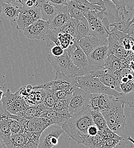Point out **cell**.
I'll list each match as a JSON object with an SVG mask.
<instances>
[{
  "mask_svg": "<svg viewBox=\"0 0 134 148\" xmlns=\"http://www.w3.org/2000/svg\"><path fill=\"white\" fill-rule=\"evenodd\" d=\"M76 86H78L77 76L67 75L62 73L56 72L55 79L53 81L34 86L33 88H49L55 92L58 90H69Z\"/></svg>",
  "mask_w": 134,
  "mask_h": 148,
  "instance_id": "5",
  "label": "cell"
},
{
  "mask_svg": "<svg viewBox=\"0 0 134 148\" xmlns=\"http://www.w3.org/2000/svg\"><path fill=\"white\" fill-rule=\"evenodd\" d=\"M42 39L46 40V42L48 46H50L52 47L55 45L60 46L58 35L55 30L49 29Z\"/></svg>",
  "mask_w": 134,
  "mask_h": 148,
  "instance_id": "36",
  "label": "cell"
},
{
  "mask_svg": "<svg viewBox=\"0 0 134 148\" xmlns=\"http://www.w3.org/2000/svg\"><path fill=\"white\" fill-rule=\"evenodd\" d=\"M104 68L116 73L124 68H128L127 58H119L113 54H109L104 65Z\"/></svg>",
  "mask_w": 134,
  "mask_h": 148,
  "instance_id": "18",
  "label": "cell"
},
{
  "mask_svg": "<svg viewBox=\"0 0 134 148\" xmlns=\"http://www.w3.org/2000/svg\"><path fill=\"white\" fill-rule=\"evenodd\" d=\"M27 142L26 136L22 133L11 135L9 141L6 144L7 148H22Z\"/></svg>",
  "mask_w": 134,
  "mask_h": 148,
  "instance_id": "28",
  "label": "cell"
},
{
  "mask_svg": "<svg viewBox=\"0 0 134 148\" xmlns=\"http://www.w3.org/2000/svg\"><path fill=\"white\" fill-rule=\"evenodd\" d=\"M91 110L90 106L71 115L62 126L65 132L78 144H83L85 138L88 135V128L94 124L91 114Z\"/></svg>",
  "mask_w": 134,
  "mask_h": 148,
  "instance_id": "1",
  "label": "cell"
},
{
  "mask_svg": "<svg viewBox=\"0 0 134 148\" xmlns=\"http://www.w3.org/2000/svg\"><path fill=\"white\" fill-rule=\"evenodd\" d=\"M17 3L21 5L22 0H0V9L2 3Z\"/></svg>",
  "mask_w": 134,
  "mask_h": 148,
  "instance_id": "49",
  "label": "cell"
},
{
  "mask_svg": "<svg viewBox=\"0 0 134 148\" xmlns=\"http://www.w3.org/2000/svg\"><path fill=\"white\" fill-rule=\"evenodd\" d=\"M47 110L42 104L37 106H29L24 111H21L16 115L18 117L30 120L35 117H41L45 111Z\"/></svg>",
  "mask_w": 134,
  "mask_h": 148,
  "instance_id": "22",
  "label": "cell"
},
{
  "mask_svg": "<svg viewBox=\"0 0 134 148\" xmlns=\"http://www.w3.org/2000/svg\"><path fill=\"white\" fill-rule=\"evenodd\" d=\"M85 17L90 25L91 35L108 43V37L110 32L106 29L102 21L98 17L96 11L86 12Z\"/></svg>",
  "mask_w": 134,
  "mask_h": 148,
  "instance_id": "8",
  "label": "cell"
},
{
  "mask_svg": "<svg viewBox=\"0 0 134 148\" xmlns=\"http://www.w3.org/2000/svg\"><path fill=\"white\" fill-rule=\"evenodd\" d=\"M58 39L60 46L64 49H67L70 46L72 45L76 39L73 36L66 33H58Z\"/></svg>",
  "mask_w": 134,
  "mask_h": 148,
  "instance_id": "37",
  "label": "cell"
},
{
  "mask_svg": "<svg viewBox=\"0 0 134 148\" xmlns=\"http://www.w3.org/2000/svg\"><path fill=\"white\" fill-rule=\"evenodd\" d=\"M70 3L74 6L86 12L96 11L100 12L103 10V8L98 5H94L89 2L87 0H70Z\"/></svg>",
  "mask_w": 134,
  "mask_h": 148,
  "instance_id": "29",
  "label": "cell"
},
{
  "mask_svg": "<svg viewBox=\"0 0 134 148\" xmlns=\"http://www.w3.org/2000/svg\"><path fill=\"white\" fill-rule=\"evenodd\" d=\"M127 60H128V68L130 69L134 73V58L131 59L130 61L129 60L127 59Z\"/></svg>",
  "mask_w": 134,
  "mask_h": 148,
  "instance_id": "51",
  "label": "cell"
},
{
  "mask_svg": "<svg viewBox=\"0 0 134 148\" xmlns=\"http://www.w3.org/2000/svg\"><path fill=\"white\" fill-rule=\"evenodd\" d=\"M45 90V96L41 103L47 110H52L53 107L56 101V99L54 95V92L49 88H42Z\"/></svg>",
  "mask_w": 134,
  "mask_h": 148,
  "instance_id": "35",
  "label": "cell"
},
{
  "mask_svg": "<svg viewBox=\"0 0 134 148\" xmlns=\"http://www.w3.org/2000/svg\"><path fill=\"white\" fill-rule=\"evenodd\" d=\"M115 6L116 9L120 12V16L128 19L130 18L129 12L126 10V7L133 10L134 8V0H110Z\"/></svg>",
  "mask_w": 134,
  "mask_h": 148,
  "instance_id": "27",
  "label": "cell"
},
{
  "mask_svg": "<svg viewBox=\"0 0 134 148\" xmlns=\"http://www.w3.org/2000/svg\"><path fill=\"white\" fill-rule=\"evenodd\" d=\"M37 19L30 17L26 15L19 13V16L17 20V29L19 30H23L34 23Z\"/></svg>",
  "mask_w": 134,
  "mask_h": 148,
  "instance_id": "34",
  "label": "cell"
},
{
  "mask_svg": "<svg viewBox=\"0 0 134 148\" xmlns=\"http://www.w3.org/2000/svg\"><path fill=\"white\" fill-rule=\"evenodd\" d=\"M71 116L69 110L58 112L50 110L45 111L42 117L47 119L52 125H57L62 127Z\"/></svg>",
  "mask_w": 134,
  "mask_h": 148,
  "instance_id": "16",
  "label": "cell"
},
{
  "mask_svg": "<svg viewBox=\"0 0 134 148\" xmlns=\"http://www.w3.org/2000/svg\"><path fill=\"white\" fill-rule=\"evenodd\" d=\"M120 141L121 140L118 138L104 137V148H115Z\"/></svg>",
  "mask_w": 134,
  "mask_h": 148,
  "instance_id": "44",
  "label": "cell"
},
{
  "mask_svg": "<svg viewBox=\"0 0 134 148\" xmlns=\"http://www.w3.org/2000/svg\"><path fill=\"white\" fill-rule=\"evenodd\" d=\"M124 108V104L116 100L114 97L109 108L102 112L106 120L108 127L118 135L123 132L126 124Z\"/></svg>",
  "mask_w": 134,
  "mask_h": 148,
  "instance_id": "2",
  "label": "cell"
},
{
  "mask_svg": "<svg viewBox=\"0 0 134 148\" xmlns=\"http://www.w3.org/2000/svg\"><path fill=\"white\" fill-rule=\"evenodd\" d=\"M18 116L15 114H13L7 111L3 107L2 103L0 101V122L8 119H17Z\"/></svg>",
  "mask_w": 134,
  "mask_h": 148,
  "instance_id": "41",
  "label": "cell"
},
{
  "mask_svg": "<svg viewBox=\"0 0 134 148\" xmlns=\"http://www.w3.org/2000/svg\"><path fill=\"white\" fill-rule=\"evenodd\" d=\"M110 34L126 50L131 51V47L134 44V39L133 37L118 30L114 27L111 30Z\"/></svg>",
  "mask_w": 134,
  "mask_h": 148,
  "instance_id": "23",
  "label": "cell"
},
{
  "mask_svg": "<svg viewBox=\"0 0 134 148\" xmlns=\"http://www.w3.org/2000/svg\"><path fill=\"white\" fill-rule=\"evenodd\" d=\"M64 132L62 127L57 125L49 126L41 134L38 148H52L57 146L59 138Z\"/></svg>",
  "mask_w": 134,
  "mask_h": 148,
  "instance_id": "9",
  "label": "cell"
},
{
  "mask_svg": "<svg viewBox=\"0 0 134 148\" xmlns=\"http://www.w3.org/2000/svg\"><path fill=\"white\" fill-rule=\"evenodd\" d=\"M1 101L7 111L15 115L21 111H24L30 106L20 95L19 91L13 93L9 88L3 95Z\"/></svg>",
  "mask_w": 134,
  "mask_h": 148,
  "instance_id": "6",
  "label": "cell"
},
{
  "mask_svg": "<svg viewBox=\"0 0 134 148\" xmlns=\"http://www.w3.org/2000/svg\"><path fill=\"white\" fill-rule=\"evenodd\" d=\"M78 87L90 93H103L115 97H119L122 93L118 92L114 90L103 84L100 80L93 75L89 74L77 76Z\"/></svg>",
  "mask_w": 134,
  "mask_h": 148,
  "instance_id": "3",
  "label": "cell"
},
{
  "mask_svg": "<svg viewBox=\"0 0 134 148\" xmlns=\"http://www.w3.org/2000/svg\"><path fill=\"white\" fill-rule=\"evenodd\" d=\"M127 140H128L129 141H130V142H131L134 145V139H133L131 137H129L128 138H127Z\"/></svg>",
  "mask_w": 134,
  "mask_h": 148,
  "instance_id": "54",
  "label": "cell"
},
{
  "mask_svg": "<svg viewBox=\"0 0 134 148\" xmlns=\"http://www.w3.org/2000/svg\"><path fill=\"white\" fill-rule=\"evenodd\" d=\"M91 114L94 124L98 127L99 131H102L108 127L106 120L101 112L91 110Z\"/></svg>",
  "mask_w": 134,
  "mask_h": 148,
  "instance_id": "31",
  "label": "cell"
},
{
  "mask_svg": "<svg viewBox=\"0 0 134 148\" xmlns=\"http://www.w3.org/2000/svg\"><path fill=\"white\" fill-rule=\"evenodd\" d=\"M90 148H104V137L100 131L94 136L87 135L83 144Z\"/></svg>",
  "mask_w": 134,
  "mask_h": 148,
  "instance_id": "25",
  "label": "cell"
},
{
  "mask_svg": "<svg viewBox=\"0 0 134 148\" xmlns=\"http://www.w3.org/2000/svg\"><path fill=\"white\" fill-rule=\"evenodd\" d=\"M37 6L40 8L41 19L44 21H49L57 11V6L50 3L48 1L37 3Z\"/></svg>",
  "mask_w": 134,
  "mask_h": 148,
  "instance_id": "24",
  "label": "cell"
},
{
  "mask_svg": "<svg viewBox=\"0 0 134 148\" xmlns=\"http://www.w3.org/2000/svg\"><path fill=\"white\" fill-rule=\"evenodd\" d=\"M90 93L77 88L69 101V111L70 114L73 115L90 107Z\"/></svg>",
  "mask_w": 134,
  "mask_h": 148,
  "instance_id": "10",
  "label": "cell"
},
{
  "mask_svg": "<svg viewBox=\"0 0 134 148\" xmlns=\"http://www.w3.org/2000/svg\"><path fill=\"white\" fill-rule=\"evenodd\" d=\"M49 30V21L41 19H37L34 23L23 30L25 37L31 39H42Z\"/></svg>",
  "mask_w": 134,
  "mask_h": 148,
  "instance_id": "12",
  "label": "cell"
},
{
  "mask_svg": "<svg viewBox=\"0 0 134 148\" xmlns=\"http://www.w3.org/2000/svg\"><path fill=\"white\" fill-rule=\"evenodd\" d=\"M48 1L55 5V6H58V5H65V0H48Z\"/></svg>",
  "mask_w": 134,
  "mask_h": 148,
  "instance_id": "50",
  "label": "cell"
},
{
  "mask_svg": "<svg viewBox=\"0 0 134 148\" xmlns=\"http://www.w3.org/2000/svg\"><path fill=\"white\" fill-rule=\"evenodd\" d=\"M65 5L68 7L69 12L71 18L80 19L85 17V12L73 6L70 1L66 2Z\"/></svg>",
  "mask_w": 134,
  "mask_h": 148,
  "instance_id": "38",
  "label": "cell"
},
{
  "mask_svg": "<svg viewBox=\"0 0 134 148\" xmlns=\"http://www.w3.org/2000/svg\"><path fill=\"white\" fill-rule=\"evenodd\" d=\"M115 99L116 100L121 101L131 108H134V90L127 93H122L119 97Z\"/></svg>",
  "mask_w": 134,
  "mask_h": 148,
  "instance_id": "39",
  "label": "cell"
},
{
  "mask_svg": "<svg viewBox=\"0 0 134 148\" xmlns=\"http://www.w3.org/2000/svg\"><path fill=\"white\" fill-rule=\"evenodd\" d=\"M14 3H3L0 9V14L6 19L13 22L17 21L20 13L19 6Z\"/></svg>",
  "mask_w": 134,
  "mask_h": 148,
  "instance_id": "20",
  "label": "cell"
},
{
  "mask_svg": "<svg viewBox=\"0 0 134 148\" xmlns=\"http://www.w3.org/2000/svg\"><path fill=\"white\" fill-rule=\"evenodd\" d=\"M74 64L80 70L81 76L91 74L87 60V56L82 50L77 39L74 43L66 49Z\"/></svg>",
  "mask_w": 134,
  "mask_h": 148,
  "instance_id": "7",
  "label": "cell"
},
{
  "mask_svg": "<svg viewBox=\"0 0 134 148\" xmlns=\"http://www.w3.org/2000/svg\"><path fill=\"white\" fill-rule=\"evenodd\" d=\"M108 47L109 54H113L119 58H127L133 53L126 50L110 33L108 37Z\"/></svg>",
  "mask_w": 134,
  "mask_h": 148,
  "instance_id": "19",
  "label": "cell"
},
{
  "mask_svg": "<svg viewBox=\"0 0 134 148\" xmlns=\"http://www.w3.org/2000/svg\"><path fill=\"white\" fill-rule=\"evenodd\" d=\"M99 130L95 124H93V125H91V126H90L87 130L88 135L91 136H96L99 133Z\"/></svg>",
  "mask_w": 134,
  "mask_h": 148,
  "instance_id": "47",
  "label": "cell"
},
{
  "mask_svg": "<svg viewBox=\"0 0 134 148\" xmlns=\"http://www.w3.org/2000/svg\"><path fill=\"white\" fill-rule=\"evenodd\" d=\"M71 19L68 7L66 5H58L56 13L49 21L50 30H59L63 27Z\"/></svg>",
  "mask_w": 134,
  "mask_h": 148,
  "instance_id": "13",
  "label": "cell"
},
{
  "mask_svg": "<svg viewBox=\"0 0 134 148\" xmlns=\"http://www.w3.org/2000/svg\"><path fill=\"white\" fill-rule=\"evenodd\" d=\"M51 125L50 122L46 117H35L28 120L26 128L30 131L41 134L44 130Z\"/></svg>",
  "mask_w": 134,
  "mask_h": 148,
  "instance_id": "21",
  "label": "cell"
},
{
  "mask_svg": "<svg viewBox=\"0 0 134 148\" xmlns=\"http://www.w3.org/2000/svg\"><path fill=\"white\" fill-rule=\"evenodd\" d=\"M65 52V50L60 46L58 45H55L52 47L51 53L53 56L58 57L62 56Z\"/></svg>",
  "mask_w": 134,
  "mask_h": 148,
  "instance_id": "46",
  "label": "cell"
},
{
  "mask_svg": "<svg viewBox=\"0 0 134 148\" xmlns=\"http://www.w3.org/2000/svg\"><path fill=\"white\" fill-rule=\"evenodd\" d=\"M9 124L12 134L19 133L21 132L22 126L16 119H9Z\"/></svg>",
  "mask_w": 134,
  "mask_h": 148,
  "instance_id": "42",
  "label": "cell"
},
{
  "mask_svg": "<svg viewBox=\"0 0 134 148\" xmlns=\"http://www.w3.org/2000/svg\"><path fill=\"white\" fill-rule=\"evenodd\" d=\"M47 58L58 73L70 76H81L80 70L74 64L66 50L62 56L56 57L51 54L47 55Z\"/></svg>",
  "mask_w": 134,
  "mask_h": 148,
  "instance_id": "4",
  "label": "cell"
},
{
  "mask_svg": "<svg viewBox=\"0 0 134 148\" xmlns=\"http://www.w3.org/2000/svg\"><path fill=\"white\" fill-rule=\"evenodd\" d=\"M69 101L68 100H56L52 110L58 112L69 110Z\"/></svg>",
  "mask_w": 134,
  "mask_h": 148,
  "instance_id": "40",
  "label": "cell"
},
{
  "mask_svg": "<svg viewBox=\"0 0 134 148\" xmlns=\"http://www.w3.org/2000/svg\"><path fill=\"white\" fill-rule=\"evenodd\" d=\"M91 74L98 77L107 87L114 90L118 92L122 93L120 87V83L115 73L103 68L101 70L93 71Z\"/></svg>",
  "mask_w": 134,
  "mask_h": 148,
  "instance_id": "14",
  "label": "cell"
},
{
  "mask_svg": "<svg viewBox=\"0 0 134 148\" xmlns=\"http://www.w3.org/2000/svg\"><path fill=\"white\" fill-rule=\"evenodd\" d=\"M108 54V44H105L98 47L87 56V60L91 70V74L93 71L104 68V65Z\"/></svg>",
  "mask_w": 134,
  "mask_h": 148,
  "instance_id": "11",
  "label": "cell"
},
{
  "mask_svg": "<svg viewBox=\"0 0 134 148\" xmlns=\"http://www.w3.org/2000/svg\"><path fill=\"white\" fill-rule=\"evenodd\" d=\"M3 91H2V90H0V101L2 99V97H3Z\"/></svg>",
  "mask_w": 134,
  "mask_h": 148,
  "instance_id": "53",
  "label": "cell"
},
{
  "mask_svg": "<svg viewBox=\"0 0 134 148\" xmlns=\"http://www.w3.org/2000/svg\"><path fill=\"white\" fill-rule=\"evenodd\" d=\"M12 132L9 124V119L0 122V138L5 143L7 144L10 140Z\"/></svg>",
  "mask_w": 134,
  "mask_h": 148,
  "instance_id": "33",
  "label": "cell"
},
{
  "mask_svg": "<svg viewBox=\"0 0 134 148\" xmlns=\"http://www.w3.org/2000/svg\"><path fill=\"white\" fill-rule=\"evenodd\" d=\"M122 93H127L134 90V80L127 83H122L120 84Z\"/></svg>",
  "mask_w": 134,
  "mask_h": 148,
  "instance_id": "43",
  "label": "cell"
},
{
  "mask_svg": "<svg viewBox=\"0 0 134 148\" xmlns=\"http://www.w3.org/2000/svg\"><path fill=\"white\" fill-rule=\"evenodd\" d=\"M126 34H129L131 37H133L134 39V24H131L130 26L129 27L127 30H126Z\"/></svg>",
  "mask_w": 134,
  "mask_h": 148,
  "instance_id": "48",
  "label": "cell"
},
{
  "mask_svg": "<svg viewBox=\"0 0 134 148\" xmlns=\"http://www.w3.org/2000/svg\"><path fill=\"white\" fill-rule=\"evenodd\" d=\"M104 137H108V138H118L120 140H123V138L117 134L116 133H114L113 131L110 130L108 127H106L104 130L102 131H100Z\"/></svg>",
  "mask_w": 134,
  "mask_h": 148,
  "instance_id": "45",
  "label": "cell"
},
{
  "mask_svg": "<svg viewBox=\"0 0 134 148\" xmlns=\"http://www.w3.org/2000/svg\"><path fill=\"white\" fill-rule=\"evenodd\" d=\"M108 44L96 37L89 36L83 37L79 40V45L86 56H89L98 47Z\"/></svg>",
  "mask_w": 134,
  "mask_h": 148,
  "instance_id": "17",
  "label": "cell"
},
{
  "mask_svg": "<svg viewBox=\"0 0 134 148\" xmlns=\"http://www.w3.org/2000/svg\"><path fill=\"white\" fill-rule=\"evenodd\" d=\"M20 13L26 15L33 18L41 19L42 15L40 8L37 6L29 7L26 6H19Z\"/></svg>",
  "mask_w": 134,
  "mask_h": 148,
  "instance_id": "30",
  "label": "cell"
},
{
  "mask_svg": "<svg viewBox=\"0 0 134 148\" xmlns=\"http://www.w3.org/2000/svg\"><path fill=\"white\" fill-rule=\"evenodd\" d=\"M0 148H7L5 143L0 138Z\"/></svg>",
  "mask_w": 134,
  "mask_h": 148,
  "instance_id": "52",
  "label": "cell"
},
{
  "mask_svg": "<svg viewBox=\"0 0 134 148\" xmlns=\"http://www.w3.org/2000/svg\"><path fill=\"white\" fill-rule=\"evenodd\" d=\"M55 30L57 33H66L71 35V36L76 39L77 31H76V19L71 18L63 27L59 30Z\"/></svg>",
  "mask_w": 134,
  "mask_h": 148,
  "instance_id": "32",
  "label": "cell"
},
{
  "mask_svg": "<svg viewBox=\"0 0 134 148\" xmlns=\"http://www.w3.org/2000/svg\"><path fill=\"white\" fill-rule=\"evenodd\" d=\"M131 24H134V15L133 18L131 20Z\"/></svg>",
  "mask_w": 134,
  "mask_h": 148,
  "instance_id": "55",
  "label": "cell"
},
{
  "mask_svg": "<svg viewBox=\"0 0 134 148\" xmlns=\"http://www.w3.org/2000/svg\"><path fill=\"white\" fill-rule=\"evenodd\" d=\"M114 96L103 93H91L90 106L92 110L101 112L107 110Z\"/></svg>",
  "mask_w": 134,
  "mask_h": 148,
  "instance_id": "15",
  "label": "cell"
},
{
  "mask_svg": "<svg viewBox=\"0 0 134 148\" xmlns=\"http://www.w3.org/2000/svg\"><path fill=\"white\" fill-rule=\"evenodd\" d=\"M76 39L78 40L83 37L92 36L90 25L85 17L80 19H76Z\"/></svg>",
  "mask_w": 134,
  "mask_h": 148,
  "instance_id": "26",
  "label": "cell"
}]
</instances>
